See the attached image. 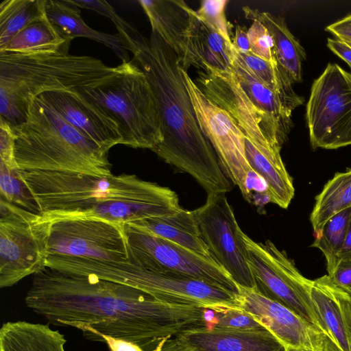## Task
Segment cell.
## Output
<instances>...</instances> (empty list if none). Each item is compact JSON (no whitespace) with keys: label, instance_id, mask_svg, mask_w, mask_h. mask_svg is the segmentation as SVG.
Instances as JSON below:
<instances>
[{"label":"cell","instance_id":"obj_1","mask_svg":"<svg viewBox=\"0 0 351 351\" xmlns=\"http://www.w3.org/2000/svg\"><path fill=\"white\" fill-rule=\"evenodd\" d=\"M27 308L88 340L125 341L157 350L182 331L206 326L208 308L158 300L132 287L45 267L33 276Z\"/></svg>","mask_w":351,"mask_h":351},{"label":"cell","instance_id":"obj_2","mask_svg":"<svg viewBox=\"0 0 351 351\" xmlns=\"http://www.w3.org/2000/svg\"><path fill=\"white\" fill-rule=\"evenodd\" d=\"M156 101L163 139L152 151L190 174L207 195L232 189L211 144L202 133L188 93L180 57L159 34L133 53Z\"/></svg>","mask_w":351,"mask_h":351},{"label":"cell","instance_id":"obj_3","mask_svg":"<svg viewBox=\"0 0 351 351\" xmlns=\"http://www.w3.org/2000/svg\"><path fill=\"white\" fill-rule=\"evenodd\" d=\"M19 171L47 221L94 217L125 224L173 215L182 208L173 191L135 175Z\"/></svg>","mask_w":351,"mask_h":351},{"label":"cell","instance_id":"obj_4","mask_svg":"<svg viewBox=\"0 0 351 351\" xmlns=\"http://www.w3.org/2000/svg\"><path fill=\"white\" fill-rule=\"evenodd\" d=\"M56 51L0 52V119L15 127L23 123L31 103L51 90L92 86L115 71L100 60Z\"/></svg>","mask_w":351,"mask_h":351},{"label":"cell","instance_id":"obj_5","mask_svg":"<svg viewBox=\"0 0 351 351\" xmlns=\"http://www.w3.org/2000/svg\"><path fill=\"white\" fill-rule=\"evenodd\" d=\"M12 131L19 169L112 174L109 152L68 123L38 97L31 103L25 121Z\"/></svg>","mask_w":351,"mask_h":351},{"label":"cell","instance_id":"obj_6","mask_svg":"<svg viewBox=\"0 0 351 351\" xmlns=\"http://www.w3.org/2000/svg\"><path fill=\"white\" fill-rule=\"evenodd\" d=\"M76 92L117 121L122 145L152 150L162 142L153 92L146 75L133 60L121 62L111 75Z\"/></svg>","mask_w":351,"mask_h":351},{"label":"cell","instance_id":"obj_7","mask_svg":"<svg viewBox=\"0 0 351 351\" xmlns=\"http://www.w3.org/2000/svg\"><path fill=\"white\" fill-rule=\"evenodd\" d=\"M49 221L0 197V287L46 267Z\"/></svg>","mask_w":351,"mask_h":351},{"label":"cell","instance_id":"obj_8","mask_svg":"<svg viewBox=\"0 0 351 351\" xmlns=\"http://www.w3.org/2000/svg\"><path fill=\"white\" fill-rule=\"evenodd\" d=\"M242 237L258 291L289 308L327 335L311 298L313 280L305 278L286 252L271 241L258 243L243 232Z\"/></svg>","mask_w":351,"mask_h":351},{"label":"cell","instance_id":"obj_9","mask_svg":"<svg viewBox=\"0 0 351 351\" xmlns=\"http://www.w3.org/2000/svg\"><path fill=\"white\" fill-rule=\"evenodd\" d=\"M124 230L130 263L186 276L238 294V285L212 255L196 254L132 223H125Z\"/></svg>","mask_w":351,"mask_h":351},{"label":"cell","instance_id":"obj_10","mask_svg":"<svg viewBox=\"0 0 351 351\" xmlns=\"http://www.w3.org/2000/svg\"><path fill=\"white\" fill-rule=\"evenodd\" d=\"M306 120L313 148L351 145V73L328 64L312 84Z\"/></svg>","mask_w":351,"mask_h":351},{"label":"cell","instance_id":"obj_11","mask_svg":"<svg viewBox=\"0 0 351 351\" xmlns=\"http://www.w3.org/2000/svg\"><path fill=\"white\" fill-rule=\"evenodd\" d=\"M49 221V256L129 261L125 224L94 217H65Z\"/></svg>","mask_w":351,"mask_h":351},{"label":"cell","instance_id":"obj_12","mask_svg":"<svg viewBox=\"0 0 351 351\" xmlns=\"http://www.w3.org/2000/svg\"><path fill=\"white\" fill-rule=\"evenodd\" d=\"M226 193L207 195L193 210L201 237L210 253L237 285L256 288L241 230Z\"/></svg>","mask_w":351,"mask_h":351},{"label":"cell","instance_id":"obj_13","mask_svg":"<svg viewBox=\"0 0 351 351\" xmlns=\"http://www.w3.org/2000/svg\"><path fill=\"white\" fill-rule=\"evenodd\" d=\"M183 75L202 133L214 149L224 173L247 199L246 185L252 168L246 158L245 134L233 117L211 101L184 69Z\"/></svg>","mask_w":351,"mask_h":351},{"label":"cell","instance_id":"obj_14","mask_svg":"<svg viewBox=\"0 0 351 351\" xmlns=\"http://www.w3.org/2000/svg\"><path fill=\"white\" fill-rule=\"evenodd\" d=\"M114 282L170 302L199 304L208 309L238 307L236 295L186 276L156 271L130 261L117 262L112 269Z\"/></svg>","mask_w":351,"mask_h":351},{"label":"cell","instance_id":"obj_15","mask_svg":"<svg viewBox=\"0 0 351 351\" xmlns=\"http://www.w3.org/2000/svg\"><path fill=\"white\" fill-rule=\"evenodd\" d=\"M194 82L211 101L233 117L251 141L281 149L287 139L251 103L230 69L199 71Z\"/></svg>","mask_w":351,"mask_h":351},{"label":"cell","instance_id":"obj_16","mask_svg":"<svg viewBox=\"0 0 351 351\" xmlns=\"http://www.w3.org/2000/svg\"><path fill=\"white\" fill-rule=\"evenodd\" d=\"M238 307L270 332L285 348L324 351L325 335L313 324L256 288L238 285Z\"/></svg>","mask_w":351,"mask_h":351},{"label":"cell","instance_id":"obj_17","mask_svg":"<svg viewBox=\"0 0 351 351\" xmlns=\"http://www.w3.org/2000/svg\"><path fill=\"white\" fill-rule=\"evenodd\" d=\"M68 123L109 152L122 144L123 138L117 121L97 105L77 92L56 90L38 96Z\"/></svg>","mask_w":351,"mask_h":351},{"label":"cell","instance_id":"obj_18","mask_svg":"<svg viewBox=\"0 0 351 351\" xmlns=\"http://www.w3.org/2000/svg\"><path fill=\"white\" fill-rule=\"evenodd\" d=\"M176 337L190 351H285L284 346L267 330H241L204 326L186 329Z\"/></svg>","mask_w":351,"mask_h":351},{"label":"cell","instance_id":"obj_19","mask_svg":"<svg viewBox=\"0 0 351 351\" xmlns=\"http://www.w3.org/2000/svg\"><path fill=\"white\" fill-rule=\"evenodd\" d=\"M230 70L256 110L287 139L293 126L292 112L303 104L304 98L297 93L285 95L271 90L252 75L234 54Z\"/></svg>","mask_w":351,"mask_h":351},{"label":"cell","instance_id":"obj_20","mask_svg":"<svg viewBox=\"0 0 351 351\" xmlns=\"http://www.w3.org/2000/svg\"><path fill=\"white\" fill-rule=\"evenodd\" d=\"M310 293L327 336L342 351H351V296L328 275L313 280Z\"/></svg>","mask_w":351,"mask_h":351},{"label":"cell","instance_id":"obj_21","mask_svg":"<svg viewBox=\"0 0 351 351\" xmlns=\"http://www.w3.org/2000/svg\"><path fill=\"white\" fill-rule=\"evenodd\" d=\"M232 47L191 9L186 56L182 64L185 71H187L191 66L204 71L207 69L228 71L233 58Z\"/></svg>","mask_w":351,"mask_h":351},{"label":"cell","instance_id":"obj_22","mask_svg":"<svg viewBox=\"0 0 351 351\" xmlns=\"http://www.w3.org/2000/svg\"><path fill=\"white\" fill-rule=\"evenodd\" d=\"M246 158L265 182L270 202L287 208L295 194L293 179L280 155V148L263 146L244 137Z\"/></svg>","mask_w":351,"mask_h":351},{"label":"cell","instance_id":"obj_23","mask_svg":"<svg viewBox=\"0 0 351 351\" xmlns=\"http://www.w3.org/2000/svg\"><path fill=\"white\" fill-rule=\"evenodd\" d=\"M150 22L152 31L156 32L184 62L187 52V34L191 8L182 0H140Z\"/></svg>","mask_w":351,"mask_h":351},{"label":"cell","instance_id":"obj_24","mask_svg":"<svg viewBox=\"0 0 351 351\" xmlns=\"http://www.w3.org/2000/svg\"><path fill=\"white\" fill-rule=\"evenodd\" d=\"M245 17L261 23L270 34L276 61L293 83L302 81V62L306 53L296 38L288 29L283 18L261 12L248 6L242 8Z\"/></svg>","mask_w":351,"mask_h":351},{"label":"cell","instance_id":"obj_25","mask_svg":"<svg viewBox=\"0 0 351 351\" xmlns=\"http://www.w3.org/2000/svg\"><path fill=\"white\" fill-rule=\"evenodd\" d=\"M46 15L67 39L72 40L76 37H85L94 40L111 49L122 62L130 61L128 49L119 34H106L90 27L83 20L80 8L67 0H47Z\"/></svg>","mask_w":351,"mask_h":351},{"label":"cell","instance_id":"obj_26","mask_svg":"<svg viewBox=\"0 0 351 351\" xmlns=\"http://www.w3.org/2000/svg\"><path fill=\"white\" fill-rule=\"evenodd\" d=\"M64 336L48 324L7 322L0 329V351H66Z\"/></svg>","mask_w":351,"mask_h":351},{"label":"cell","instance_id":"obj_27","mask_svg":"<svg viewBox=\"0 0 351 351\" xmlns=\"http://www.w3.org/2000/svg\"><path fill=\"white\" fill-rule=\"evenodd\" d=\"M132 223L196 254L211 256L201 237L193 210L182 208L173 215L147 218Z\"/></svg>","mask_w":351,"mask_h":351},{"label":"cell","instance_id":"obj_28","mask_svg":"<svg viewBox=\"0 0 351 351\" xmlns=\"http://www.w3.org/2000/svg\"><path fill=\"white\" fill-rule=\"evenodd\" d=\"M348 208H351V168L336 173L315 197L310 215L315 238L329 219Z\"/></svg>","mask_w":351,"mask_h":351},{"label":"cell","instance_id":"obj_29","mask_svg":"<svg viewBox=\"0 0 351 351\" xmlns=\"http://www.w3.org/2000/svg\"><path fill=\"white\" fill-rule=\"evenodd\" d=\"M71 40L65 38L47 17L32 23L21 30L0 52H36L56 51Z\"/></svg>","mask_w":351,"mask_h":351},{"label":"cell","instance_id":"obj_30","mask_svg":"<svg viewBox=\"0 0 351 351\" xmlns=\"http://www.w3.org/2000/svg\"><path fill=\"white\" fill-rule=\"evenodd\" d=\"M47 0H4L0 3V50L21 30L46 15Z\"/></svg>","mask_w":351,"mask_h":351},{"label":"cell","instance_id":"obj_31","mask_svg":"<svg viewBox=\"0 0 351 351\" xmlns=\"http://www.w3.org/2000/svg\"><path fill=\"white\" fill-rule=\"evenodd\" d=\"M350 220L351 208L335 214L327 221L312 244L324 256L328 272L339 261V253L343 245Z\"/></svg>","mask_w":351,"mask_h":351},{"label":"cell","instance_id":"obj_32","mask_svg":"<svg viewBox=\"0 0 351 351\" xmlns=\"http://www.w3.org/2000/svg\"><path fill=\"white\" fill-rule=\"evenodd\" d=\"M232 53L252 75L271 90L285 95L296 94L291 79L278 64L263 60L250 52L239 53L233 47Z\"/></svg>","mask_w":351,"mask_h":351},{"label":"cell","instance_id":"obj_33","mask_svg":"<svg viewBox=\"0 0 351 351\" xmlns=\"http://www.w3.org/2000/svg\"><path fill=\"white\" fill-rule=\"evenodd\" d=\"M0 195L7 202L28 211L41 215L40 208L19 173L0 162Z\"/></svg>","mask_w":351,"mask_h":351},{"label":"cell","instance_id":"obj_34","mask_svg":"<svg viewBox=\"0 0 351 351\" xmlns=\"http://www.w3.org/2000/svg\"><path fill=\"white\" fill-rule=\"evenodd\" d=\"M67 1L77 8L93 10L110 19L115 25L126 49L132 53L147 42L137 29L121 16L108 2L101 0Z\"/></svg>","mask_w":351,"mask_h":351},{"label":"cell","instance_id":"obj_35","mask_svg":"<svg viewBox=\"0 0 351 351\" xmlns=\"http://www.w3.org/2000/svg\"><path fill=\"white\" fill-rule=\"evenodd\" d=\"M228 3L227 0H204L196 12L204 23L232 45V25L228 21L225 14Z\"/></svg>","mask_w":351,"mask_h":351},{"label":"cell","instance_id":"obj_36","mask_svg":"<svg viewBox=\"0 0 351 351\" xmlns=\"http://www.w3.org/2000/svg\"><path fill=\"white\" fill-rule=\"evenodd\" d=\"M211 310L214 312L213 326L241 330H267L239 307Z\"/></svg>","mask_w":351,"mask_h":351},{"label":"cell","instance_id":"obj_37","mask_svg":"<svg viewBox=\"0 0 351 351\" xmlns=\"http://www.w3.org/2000/svg\"><path fill=\"white\" fill-rule=\"evenodd\" d=\"M247 35L251 53L269 62L278 64L272 38L263 25L258 21H252Z\"/></svg>","mask_w":351,"mask_h":351},{"label":"cell","instance_id":"obj_38","mask_svg":"<svg viewBox=\"0 0 351 351\" xmlns=\"http://www.w3.org/2000/svg\"><path fill=\"white\" fill-rule=\"evenodd\" d=\"M0 162L12 169H19L15 160L12 128L2 119H0Z\"/></svg>","mask_w":351,"mask_h":351},{"label":"cell","instance_id":"obj_39","mask_svg":"<svg viewBox=\"0 0 351 351\" xmlns=\"http://www.w3.org/2000/svg\"><path fill=\"white\" fill-rule=\"evenodd\" d=\"M327 275L335 285L351 296V260L339 259Z\"/></svg>","mask_w":351,"mask_h":351},{"label":"cell","instance_id":"obj_40","mask_svg":"<svg viewBox=\"0 0 351 351\" xmlns=\"http://www.w3.org/2000/svg\"><path fill=\"white\" fill-rule=\"evenodd\" d=\"M326 30L339 40L351 43V14L328 25Z\"/></svg>","mask_w":351,"mask_h":351},{"label":"cell","instance_id":"obj_41","mask_svg":"<svg viewBox=\"0 0 351 351\" xmlns=\"http://www.w3.org/2000/svg\"><path fill=\"white\" fill-rule=\"evenodd\" d=\"M327 47L335 55L344 60L351 66V47L347 43L338 38L327 39Z\"/></svg>","mask_w":351,"mask_h":351},{"label":"cell","instance_id":"obj_42","mask_svg":"<svg viewBox=\"0 0 351 351\" xmlns=\"http://www.w3.org/2000/svg\"><path fill=\"white\" fill-rule=\"evenodd\" d=\"M232 43L234 49L241 53H249L250 52V43L247 35V31L240 25L235 27L234 34L232 38Z\"/></svg>","mask_w":351,"mask_h":351},{"label":"cell","instance_id":"obj_43","mask_svg":"<svg viewBox=\"0 0 351 351\" xmlns=\"http://www.w3.org/2000/svg\"><path fill=\"white\" fill-rule=\"evenodd\" d=\"M156 351H190L176 337L167 340L163 346Z\"/></svg>","mask_w":351,"mask_h":351},{"label":"cell","instance_id":"obj_44","mask_svg":"<svg viewBox=\"0 0 351 351\" xmlns=\"http://www.w3.org/2000/svg\"><path fill=\"white\" fill-rule=\"evenodd\" d=\"M339 259L351 260V220L343 245L339 253Z\"/></svg>","mask_w":351,"mask_h":351},{"label":"cell","instance_id":"obj_45","mask_svg":"<svg viewBox=\"0 0 351 351\" xmlns=\"http://www.w3.org/2000/svg\"><path fill=\"white\" fill-rule=\"evenodd\" d=\"M324 351H342L328 336L324 338Z\"/></svg>","mask_w":351,"mask_h":351},{"label":"cell","instance_id":"obj_46","mask_svg":"<svg viewBox=\"0 0 351 351\" xmlns=\"http://www.w3.org/2000/svg\"><path fill=\"white\" fill-rule=\"evenodd\" d=\"M285 351H316V350H306V349H297V348H285Z\"/></svg>","mask_w":351,"mask_h":351},{"label":"cell","instance_id":"obj_47","mask_svg":"<svg viewBox=\"0 0 351 351\" xmlns=\"http://www.w3.org/2000/svg\"><path fill=\"white\" fill-rule=\"evenodd\" d=\"M346 43H347V44H348L350 47H351V43H350V42H346Z\"/></svg>","mask_w":351,"mask_h":351},{"label":"cell","instance_id":"obj_48","mask_svg":"<svg viewBox=\"0 0 351 351\" xmlns=\"http://www.w3.org/2000/svg\"><path fill=\"white\" fill-rule=\"evenodd\" d=\"M350 69H351V66H350Z\"/></svg>","mask_w":351,"mask_h":351}]
</instances>
